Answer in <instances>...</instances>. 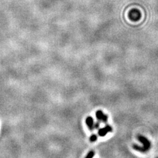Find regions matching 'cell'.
<instances>
[{"instance_id":"8","label":"cell","mask_w":158,"mask_h":158,"mask_svg":"<svg viewBox=\"0 0 158 158\" xmlns=\"http://www.w3.org/2000/svg\"><path fill=\"white\" fill-rule=\"evenodd\" d=\"M99 125H100V123H99V121H98V122H97V123H94V129H99Z\"/></svg>"},{"instance_id":"5","label":"cell","mask_w":158,"mask_h":158,"mask_svg":"<svg viewBox=\"0 0 158 158\" xmlns=\"http://www.w3.org/2000/svg\"><path fill=\"white\" fill-rule=\"evenodd\" d=\"M86 124L87 125L88 128L89 129L90 131H93L94 129V119H93L92 117H86V120H85Z\"/></svg>"},{"instance_id":"9","label":"cell","mask_w":158,"mask_h":158,"mask_svg":"<svg viewBox=\"0 0 158 158\" xmlns=\"http://www.w3.org/2000/svg\"><path fill=\"white\" fill-rule=\"evenodd\" d=\"M155 158H158V157H155Z\"/></svg>"},{"instance_id":"7","label":"cell","mask_w":158,"mask_h":158,"mask_svg":"<svg viewBox=\"0 0 158 158\" xmlns=\"http://www.w3.org/2000/svg\"><path fill=\"white\" fill-rule=\"evenodd\" d=\"M95 153L94 151H90L88 153V154L85 157V158H93V157L94 156Z\"/></svg>"},{"instance_id":"2","label":"cell","mask_w":158,"mask_h":158,"mask_svg":"<svg viewBox=\"0 0 158 158\" xmlns=\"http://www.w3.org/2000/svg\"><path fill=\"white\" fill-rule=\"evenodd\" d=\"M96 117L97 120H98L99 123H107L108 120V116L107 115L104 114L103 112L101 110H98L96 112Z\"/></svg>"},{"instance_id":"3","label":"cell","mask_w":158,"mask_h":158,"mask_svg":"<svg viewBox=\"0 0 158 158\" xmlns=\"http://www.w3.org/2000/svg\"><path fill=\"white\" fill-rule=\"evenodd\" d=\"M112 131H113V129H112L111 126L109 125H106L103 128L98 129V135L101 137H103V136L107 135V133L112 132Z\"/></svg>"},{"instance_id":"6","label":"cell","mask_w":158,"mask_h":158,"mask_svg":"<svg viewBox=\"0 0 158 158\" xmlns=\"http://www.w3.org/2000/svg\"><path fill=\"white\" fill-rule=\"evenodd\" d=\"M97 140H98V136H97L96 135H91L90 138H89V140L90 142H96Z\"/></svg>"},{"instance_id":"1","label":"cell","mask_w":158,"mask_h":158,"mask_svg":"<svg viewBox=\"0 0 158 158\" xmlns=\"http://www.w3.org/2000/svg\"><path fill=\"white\" fill-rule=\"evenodd\" d=\"M137 139L139 140L142 144H143L142 148H144V152H146V151L150 150V149L151 148V142L148 138L145 137L144 136L139 135L137 136Z\"/></svg>"},{"instance_id":"4","label":"cell","mask_w":158,"mask_h":158,"mask_svg":"<svg viewBox=\"0 0 158 158\" xmlns=\"http://www.w3.org/2000/svg\"><path fill=\"white\" fill-rule=\"evenodd\" d=\"M129 17L130 19L133 21L138 20L140 18V13L138 10L133 9L129 13Z\"/></svg>"}]
</instances>
